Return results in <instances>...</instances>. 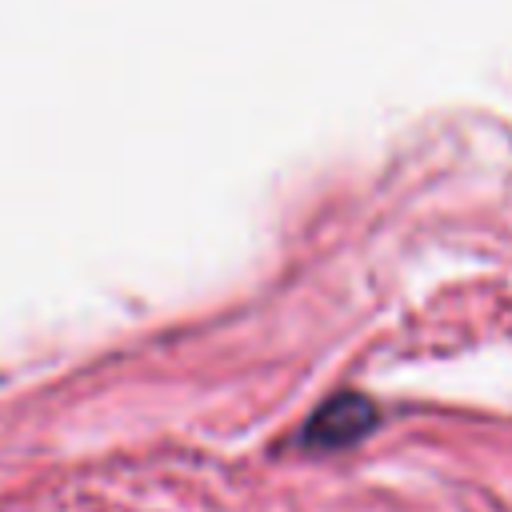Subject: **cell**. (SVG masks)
Segmentation results:
<instances>
[{
  "label": "cell",
  "mask_w": 512,
  "mask_h": 512,
  "mask_svg": "<svg viewBox=\"0 0 512 512\" xmlns=\"http://www.w3.org/2000/svg\"><path fill=\"white\" fill-rule=\"evenodd\" d=\"M380 424V408L364 392H336L328 396L300 428V448L308 452H340L364 440Z\"/></svg>",
  "instance_id": "1"
}]
</instances>
